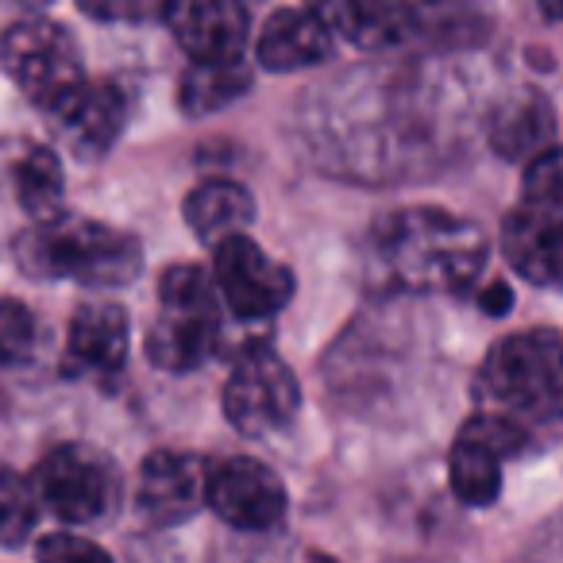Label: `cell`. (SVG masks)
I'll list each match as a JSON object with an SVG mask.
<instances>
[{
	"label": "cell",
	"mask_w": 563,
	"mask_h": 563,
	"mask_svg": "<svg viewBox=\"0 0 563 563\" xmlns=\"http://www.w3.org/2000/svg\"><path fill=\"white\" fill-rule=\"evenodd\" d=\"M509 301H514V298H509V290L501 286V282H494V286H486V290H483V309H486V313H494V317L506 313Z\"/></svg>",
	"instance_id": "83f0119b"
},
{
	"label": "cell",
	"mask_w": 563,
	"mask_h": 563,
	"mask_svg": "<svg viewBox=\"0 0 563 563\" xmlns=\"http://www.w3.org/2000/svg\"><path fill=\"white\" fill-rule=\"evenodd\" d=\"M301 406L294 371L271 347H243L224 383V417L243 437H271L286 429Z\"/></svg>",
	"instance_id": "52a82bcc"
},
{
	"label": "cell",
	"mask_w": 563,
	"mask_h": 563,
	"mask_svg": "<svg viewBox=\"0 0 563 563\" xmlns=\"http://www.w3.org/2000/svg\"><path fill=\"white\" fill-rule=\"evenodd\" d=\"M66 360L89 375H117L128 360V313L112 301H86L74 309L66 332Z\"/></svg>",
	"instance_id": "2e32d148"
},
{
	"label": "cell",
	"mask_w": 563,
	"mask_h": 563,
	"mask_svg": "<svg viewBox=\"0 0 563 563\" xmlns=\"http://www.w3.org/2000/svg\"><path fill=\"white\" fill-rule=\"evenodd\" d=\"M205 501L235 532H274L286 517V486L258 460H224L205 478Z\"/></svg>",
	"instance_id": "9c48e42d"
},
{
	"label": "cell",
	"mask_w": 563,
	"mask_h": 563,
	"mask_svg": "<svg viewBox=\"0 0 563 563\" xmlns=\"http://www.w3.org/2000/svg\"><path fill=\"white\" fill-rule=\"evenodd\" d=\"M309 563H336V560H332V555H321V552H317V555H313V560H309Z\"/></svg>",
	"instance_id": "f1b7e54d"
},
{
	"label": "cell",
	"mask_w": 563,
	"mask_h": 563,
	"mask_svg": "<svg viewBox=\"0 0 563 563\" xmlns=\"http://www.w3.org/2000/svg\"><path fill=\"white\" fill-rule=\"evenodd\" d=\"M16 263L40 282L128 286L140 274V240L89 217H55L16 240Z\"/></svg>",
	"instance_id": "7a4b0ae2"
},
{
	"label": "cell",
	"mask_w": 563,
	"mask_h": 563,
	"mask_svg": "<svg viewBox=\"0 0 563 563\" xmlns=\"http://www.w3.org/2000/svg\"><path fill=\"white\" fill-rule=\"evenodd\" d=\"M117 467L89 444H58L40 460L32 494L47 514L66 525H93L117 501Z\"/></svg>",
	"instance_id": "8992f818"
},
{
	"label": "cell",
	"mask_w": 563,
	"mask_h": 563,
	"mask_svg": "<svg viewBox=\"0 0 563 563\" xmlns=\"http://www.w3.org/2000/svg\"><path fill=\"white\" fill-rule=\"evenodd\" d=\"M163 20L170 24L178 47L194 58V66L235 63L247 43V9L232 0H186L166 4Z\"/></svg>",
	"instance_id": "7c38bea8"
},
{
	"label": "cell",
	"mask_w": 563,
	"mask_h": 563,
	"mask_svg": "<svg viewBox=\"0 0 563 563\" xmlns=\"http://www.w3.org/2000/svg\"><path fill=\"white\" fill-rule=\"evenodd\" d=\"M55 117V132L78 158H101L128 124V93L117 81H86L66 97Z\"/></svg>",
	"instance_id": "4fadbf2b"
},
{
	"label": "cell",
	"mask_w": 563,
	"mask_h": 563,
	"mask_svg": "<svg viewBox=\"0 0 563 563\" xmlns=\"http://www.w3.org/2000/svg\"><path fill=\"white\" fill-rule=\"evenodd\" d=\"M371 278L401 294H460L486 266V240L444 209H398L371 228Z\"/></svg>",
	"instance_id": "6da1fadb"
},
{
	"label": "cell",
	"mask_w": 563,
	"mask_h": 563,
	"mask_svg": "<svg viewBox=\"0 0 563 563\" xmlns=\"http://www.w3.org/2000/svg\"><path fill=\"white\" fill-rule=\"evenodd\" d=\"M255 217V201L240 181H205L186 197V220L205 243H224L243 235V228Z\"/></svg>",
	"instance_id": "ac0fdd59"
},
{
	"label": "cell",
	"mask_w": 563,
	"mask_h": 563,
	"mask_svg": "<svg viewBox=\"0 0 563 563\" xmlns=\"http://www.w3.org/2000/svg\"><path fill=\"white\" fill-rule=\"evenodd\" d=\"M332 35H344L355 47H394L413 32V12L406 4H329L317 9Z\"/></svg>",
	"instance_id": "d6986e66"
},
{
	"label": "cell",
	"mask_w": 563,
	"mask_h": 563,
	"mask_svg": "<svg viewBox=\"0 0 563 563\" xmlns=\"http://www.w3.org/2000/svg\"><path fill=\"white\" fill-rule=\"evenodd\" d=\"M40 501L32 494V483L16 475L9 463H0V548H16L32 537Z\"/></svg>",
	"instance_id": "7402d4cb"
},
{
	"label": "cell",
	"mask_w": 563,
	"mask_h": 563,
	"mask_svg": "<svg viewBox=\"0 0 563 563\" xmlns=\"http://www.w3.org/2000/svg\"><path fill=\"white\" fill-rule=\"evenodd\" d=\"M552 135H555V112L548 104V97L532 93V89H517L490 117L494 151L501 158H514V163L540 158L548 151V143H552Z\"/></svg>",
	"instance_id": "e0dca14e"
},
{
	"label": "cell",
	"mask_w": 563,
	"mask_h": 563,
	"mask_svg": "<svg viewBox=\"0 0 563 563\" xmlns=\"http://www.w3.org/2000/svg\"><path fill=\"white\" fill-rule=\"evenodd\" d=\"M158 317L147 329V360L158 371L189 375L212 355L220 340V313L212 278L197 263H178L158 278Z\"/></svg>",
	"instance_id": "3957f363"
},
{
	"label": "cell",
	"mask_w": 563,
	"mask_h": 563,
	"mask_svg": "<svg viewBox=\"0 0 563 563\" xmlns=\"http://www.w3.org/2000/svg\"><path fill=\"white\" fill-rule=\"evenodd\" d=\"M525 205H563V151H544L529 163Z\"/></svg>",
	"instance_id": "cb8c5ba5"
},
{
	"label": "cell",
	"mask_w": 563,
	"mask_h": 563,
	"mask_svg": "<svg viewBox=\"0 0 563 563\" xmlns=\"http://www.w3.org/2000/svg\"><path fill=\"white\" fill-rule=\"evenodd\" d=\"M40 563H112V555L101 544L78 537V532H51L35 548Z\"/></svg>",
	"instance_id": "d4e9b609"
},
{
	"label": "cell",
	"mask_w": 563,
	"mask_h": 563,
	"mask_svg": "<svg viewBox=\"0 0 563 563\" xmlns=\"http://www.w3.org/2000/svg\"><path fill=\"white\" fill-rule=\"evenodd\" d=\"M332 32L317 9H282L263 24L255 43V58L263 70L286 74L329 58Z\"/></svg>",
	"instance_id": "9a60e30c"
},
{
	"label": "cell",
	"mask_w": 563,
	"mask_h": 563,
	"mask_svg": "<svg viewBox=\"0 0 563 563\" xmlns=\"http://www.w3.org/2000/svg\"><path fill=\"white\" fill-rule=\"evenodd\" d=\"M263 537L266 532H240V537L224 540L217 548V560L212 563H286L282 548Z\"/></svg>",
	"instance_id": "484cf974"
},
{
	"label": "cell",
	"mask_w": 563,
	"mask_h": 563,
	"mask_svg": "<svg viewBox=\"0 0 563 563\" xmlns=\"http://www.w3.org/2000/svg\"><path fill=\"white\" fill-rule=\"evenodd\" d=\"M12 189H16L20 209L35 217V224L63 217L58 212L63 209V163H58L55 151L27 143L12 163Z\"/></svg>",
	"instance_id": "ffe728a7"
},
{
	"label": "cell",
	"mask_w": 563,
	"mask_h": 563,
	"mask_svg": "<svg viewBox=\"0 0 563 563\" xmlns=\"http://www.w3.org/2000/svg\"><path fill=\"white\" fill-rule=\"evenodd\" d=\"M217 290L235 317L258 321L294 298V274L247 235H232L217 247Z\"/></svg>",
	"instance_id": "30bf717a"
},
{
	"label": "cell",
	"mask_w": 563,
	"mask_h": 563,
	"mask_svg": "<svg viewBox=\"0 0 563 563\" xmlns=\"http://www.w3.org/2000/svg\"><path fill=\"white\" fill-rule=\"evenodd\" d=\"M483 390L501 417L555 421L563 417V340L552 329L517 332L501 340L483 367Z\"/></svg>",
	"instance_id": "277c9868"
},
{
	"label": "cell",
	"mask_w": 563,
	"mask_h": 563,
	"mask_svg": "<svg viewBox=\"0 0 563 563\" xmlns=\"http://www.w3.org/2000/svg\"><path fill=\"white\" fill-rule=\"evenodd\" d=\"M251 86V66L235 63H212V66H189L181 78L178 101L186 117H209V112L232 104Z\"/></svg>",
	"instance_id": "44dd1931"
},
{
	"label": "cell",
	"mask_w": 563,
	"mask_h": 563,
	"mask_svg": "<svg viewBox=\"0 0 563 563\" xmlns=\"http://www.w3.org/2000/svg\"><path fill=\"white\" fill-rule=\"evenodd\" d=\"M35 347V317L24 301L0 298V371L16 367Z\"/></svg>",
	"instance_id": "603a6c76"
},
{
	"label": "cell",
	"mask_w": 563,
	"mask_h": 563,
	"mask_svg": "<svg viewBox=\"0 0 563 563\" xmlns=\"http://www.w3.org/2000/svg\"><path fill=\"white\" fill-rule=\"evenodd\" d=\"M525 448V429L501 413H478L452 444L448 478L463 506H490L501 490V463Z\"/></svg>",
	"instance_id": "ba28073f"
},
{
	"label": "cell",
	"mask_w": 563,
	"mask_h": 563,
	"mask_svg": "<svg viewBox=\"0 0 563 563\" xmlns=\"http://www.w3.org/2000/svg\"><path fill=\"white\" fill-rule=\"evenodd\" d=\"M0 66L32 97L40 109H58L70 93L86 86L81 55L74 35L55 20H20L0 35Z\"/></svg>",
	"instance_id": "5b68a950"
},
{
	"label": "cell",
	"mask_w": 563,
	"mask_h": 563,
	"mask_svg": "<svg viewBox=\"0 0 563 563\" xmlns=\"http://www.w3.org/2000/svg\"><path fill=\"white\" fill-rule=\"evenodd\" d=\"M501 247L532 286H563V205H517L501 224Z\"/></svg>",
	"instance_id": "5bb4252c"
},
{
	"label": "cell",
	"mask_w": 563,
	"mask_h": 563,
	"mask_svg": "<svg viewBox=\"0 0 563 563\" xmlns=\"http://www.w3.org/2000/svg\"><path fill=\"white\" fill-rule=\"evenodd\" d=\"M205 463L189 452H151L135 483V509L158 529L181 525L205 506Z\"/></svg>",
	"instance_id": "8fae6325"
},
{
	"label": "cell",
	"mask_w": 563,
	"mask_h": 563,
	"mask_svg": "<svg viewBox=\"0 0 563 563\" xmlns=\"http://www.w3.org/2000/svg\"><path fill=\"white\" fill-rule=\"evenodd\" d=\"M81 12L93 20H151V16H163L166 9L158 4H81Z\"/></svg>",
	"instance_id": "4316f807"
}]
</instances>
